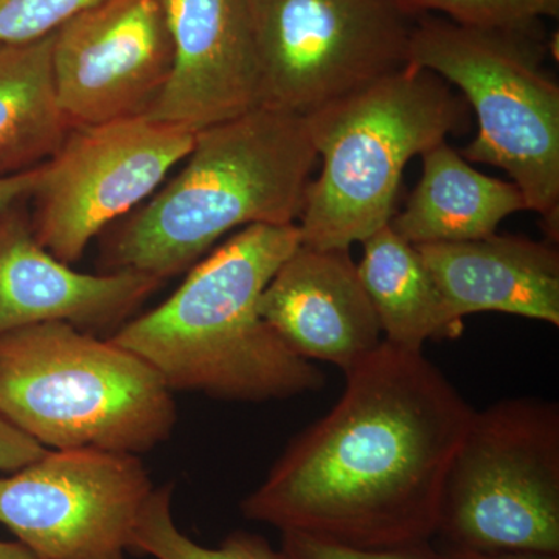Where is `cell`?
<instances>
[{"label":"cell","mask_w":559,"mask_h":559,"mask_svg":"<svg viewBox=\"0 0 559 559\" xmlns=\"http://www.w3.org/2000/svg\"><path fill=\"white\" fill-rule=\"evenodd\" d=\"M436 536L459 549L559 555L558 403L522 396L474 411Z\"/></svg>","instance_id":"obj_7"},{"label":"cell","mask_w":559,"mask_h":559,"mask_svg":"<svg viewBox=\"0 0 559 559\" xmlns=\"http://www.w3.org/2000/svg\"><path fill=\"white\" fill-rule=\"evenodd\" d=\"M318 157L310 119L272 106L197 132L178 175L109 231L103 266L165 282L238 227L297 224Z\"/></svg>","instance_id":"obj_3"},{"label":"cell","mask_w":559,"mask_h":559,"mask_svg":"<svg viewBox=\"0 0 559 559\" xmlns=\"http://www.w3.org/2000/svg\"><path fill=\"white\" fill-rule=\"evenodd\" d=\"M457 329L476 312H503L559 326V252L521 235L415 246Z\"/></svg>","instance_id":"obj_15"},{"label":"cell","mask_w":559,"mask_h":559,"mask_svg":"<svg viewBox=\"0 0 559 559\" xmlns=\"http://www.w3.org/2000/svg\"><path fill=\"white\" fill-rule=\"evenodd\" d=\"M277 551L280 559H440L430 540L389 549H355L294 532L282 533Z\"/></svg>","instance_id":"obj_22"},{"label":"cell","mask_w":559,"mask_h":559,"mask_svg":"<svg viewBox=\"0 0 559 559\" xmlns=\"http://www.w3.org/2000/svg\"><path fill=\"white\" fill-rule=\"evenodd\" d=\"M411 16L440 11L462 27L525 32L540 28L544 17L559 16V0H396Z\"/></svg>","instance_id":"obj_20"},{"label":"cell","mask_w":559,"mask_h":559,"mask_svg":"<svg viewBox=\"0 0 559 559\" xmlns=\"http://www.w3.org/2000/svg\"><path fill=\"white\" fill-rule=\"evenodd\" d=\"M263 105L311 116L409 64L396 0H252Z\"/></svg>","instance_id":"obj_8"},{"label":"cell","mask_w":559,"mask_h":559,"mask_svg":"<svg viewBox=\"0 0 559 559\" xmlns=\"http://www.w3.org/2000/svg\"><path fill=\"white\" fill-rule=\"evenodd\" d=\"M360 245L364 252L358 274L385 342L423 352L426 342L459 333L414 245L403 240L389 224Z\"/></svg>","instance_id":"obj_18"},{"label":"cell","mask_w":559,"mask_h":559,"mask_svg":"<svg viewBox=\"0 0 559 559\" xmlns=\"http://www.w3.org/2000/svg\"><path fill=\"white\" fill-rule=\"evenodd\" d=\"M53 43L55 33L0 44V179L46 164L72 131L55 84Z\"/></svg>","instance_id":"obj_17"},{"label":"cell","mask_w":559,"mask_h":559,"mask_svg":"<svg viewBox=\"0 0 559 559\" xmlns=\"http://www.w3.org/2000/svg\"><path fill=\"white\" fill-rule=\"evenodd\" d=\"M421 159L418 186L389 223L411 245L480 240L495 235L507 216L527 210L516 183L481 175L447 142Z\"/></svg>","instance_id":"obj_16"},{"label":"cell","mask_w":559,"mask_h":559,"mask_svg":"<svg viewBox=\"0 0 559 559\" xmlns=\"http://www.w3.org/2000/svg\"><path fill=\"white\" fill-rule=\"evenodd\" d=\"M440 559H559V555L533 554V551H502V554H488L459 547L441 546Z\"/></svg>","instance_id":"obj_25"},{"label":"cell","mask_w":559,"mask_h":559,"mask_svg":"<svg viewBox=\"0 0 559 559\" xmlns=\"http://www.w3.org/2000/svg\"><path fill=\"white\" fill-rule=\"evenodd\" d=\"M465 110L447 81L407 64L307 116L322 170L297 224L301 245L349 250L388 226L406 165L447 142Z\"/></svg>","instance_id":"obj_5"},{"label":"cell","mask_w":559,"mask_h":559,"mask_svg":"<svg viewBox=\"0 0 559 559\" xmlns=\"http://www.w3.org/2000/svg\"><path fill=\"white\" fill-rule=\"evenodd\" d=\"M145 360L68 322L0 334V415L51 450L146 454L178 404Z\"/></svg>","instance_id":"obj_4"},{"label":"cell","mask_w":559,"mask_h":559,"mask_svg":"<svg viewBox=\"0 0 559 559\" xmlns=\"http://www.w3.org/2000/svg\"><path fill=\"white\" fill-rule=\"evenodd\" d=\"M259 312L296 355L333 364L344 374L384 341L348 249L300 242L261 294Z\"/></svg>","instance_id":"obj_14"},{"label":"cell","mask_w":559,"mask_h":559,"mask_svg":"<svg viewBox=\"0 0 559 559\" xmlns=\"http://www.w3.org/2000/svg\"><path fill=\"white\" fill-rule=\"evenodd\" d=\"M98 0H0V44L49 36Z\"/></svg>","instance_id":"obj_21"},{"label":"cell","mask_w":559,"mask_h":559,"mask_svg":"<svg viewBox=\"0 0 559 559\" xmlns=\"http://www.w3.org/2000/svg\"><path fill=\"white\" fill-rule=\"evenodd\" d=\"M0 559H40L38 555L33 554L28 547L20 543H7L0 540Z\"/></svg>","instance_id":"obj_26"},{"label":"cell","mask_w":559,"mask_h":559,"mask_svg":"<svg viewBox=\"0 0 559 559\" xmlns=\"http://www.w3.org/2000/svg\"><path fill=\"white\" fill-rule=\"evenodd\" d=\"M49 448L43 447L0 415V473H14L24 468L43 457Z\"/></svg>","instance_id":"obj_23"},{"label":"cell","mask_w":559,"mask_h":559,"mask_svg":"<svg viewBox=\"0 0 559 559\" xmlns=\"http://www.w3.org/2000/svg\"><path fill=\"white\" fill-rule=\"evenodd\" d=\"M51 57L73 128L146 116L173 68L165 0H98L55 32Z\"/></svg>","instance_id":"obj_11"},{"label":"cell","mask_w":559,"mask_h":559,"mask_svg":"<svg viewBox=\"0 0 559 559\" xmlns=\"http://www.w3.org/2000/svg\"><path fill=\"white\" fill-rule=\"evenodd\" d=\"M544 58L543 27L477 31L421 14L411 36L409 64L457 86L476 112L479 132L460 154L509 173L558 242L559 86Z\"/></svg>","instance_id":"obj_6"},{"label":"cell","mask_w":559,"mask_h":559,"mask_svg":"<svg viewBox=\"0 0 559 559\" xmlns=\"http://www.w3.org/2000/svg\"><path fill=\"white\" fill-rule=\"evenodd\" d=\"M21 202L0 210V334L40 322L119 329L164 283L132 271L72 270L40 245Z\"/></svg>","instance_id":"obj_13"},{"label":"cell","mask_w":559,"mask_h":559,"mask_svg":"<svg viewBox=\"0 0 559 559\" xmlns=\"http://www.w3.org/2000/svg\"><path fill=\"white\" fill-rule=\"evenodd\" d=\"M333 409L290 440L242 516L355 549L436 536L474 409L423 352L382 341Z\"/></svg>","instance_id":"obj_1"},{"label":"cell","mask_w":559,"mask_h":559,"mask_svg":"<svg viewBox=\"0 0 559 559\" xmlns=\"http://www.w3.org/2000/svg\"><path fill=\"white\" fill-rule=\"evenodd\" d=\"M194 139L190 128L146 116L72 128L31 197L36 238L72 266L106 227L159 189Z\"/></svg>","instance_id":"obj_9"},{"label":"cell","mask_w":559,"mask_h":559,"mask_svg":"<svg viewBox=\"0 0 559 559\" xmlns=\"http://www.w3.org/2000/svg\"><path fill=\"white\" fill-rule=\"evenodd\" d=\"M175 485L154 488L140 511L131 536L130 551L154 559H280L270 540L257 533L237 530L218 547H205L183 535L173 520Z\"/></svg>","instance_id":"obj_19"},{"label":"cell","mask_w":559,"mask_h":559,"mask_svg":"<svg viewBox=\"0 0 559 559\" xmlns=\"http://www.w3.org/2000/svg\"><path fill=\"white\" fill-rule=\"evenodd\" d=\"M40 168H43V165L33 168L31 171L22 173V175L0 179V210L32 197L33 191L38 186Z\"/></svg>","instance_id":"obj_24"},{"label":"cell","mask_w":559,"mask_h":559,"mask_svg":"<svg viewBox=\"0 0 559 559\" xmlns=\"http://www.w3.org/2000/svg\"><path fill=\"white\" fill-rule=\"evenodd\" d=\"M300 242L297 224L245 227L198 261L167 300L108 340L145 360L171 392L263 403L322 389V371L259 312L261 294Z\"/></svg>","instance_id":"obj_2"},{"label":"cell","mask_w":559,"mask_h":559,"mask_svg":"<svg viewBox=\"0 0 559 559\" xmlns=\"http://www.w3.org/2000/svg\"><path fill=\"white\" fill-rule=\"evenodd\" d=\"M154 488L140 455L49 450L0 479V524L40 559H128Z\"/></svg>","instance_id":"obj_10"},{"label":"cell","mask_w":559,"mask_h":559,"mask_svg":"<svg viewBox=\"0 0 559 559\" xmlns=\"http://www.w3.org/2000/svg\"><path fill=\"white\" fill-rule=\"evenodd\" d=\"M167 86L146 117L200 132L263 105L252 0H165Z\"/></svg>","instance_id":"obj_12"}]
</instances>
